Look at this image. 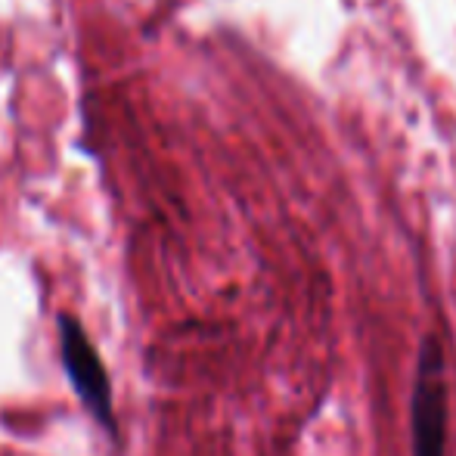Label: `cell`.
Returning <instances> with one entry per match:
<instances>
[{"label":"cell","instance_id":"obj_1","mask_svg":"<svg viewBox=\"0 0 456 456\" xmlns=\"http://www.w3.org/2000/svg\"><path fill=\"white\" fill-rule=\"evenodd\" d=\"M451 388H447L444 342L428 332L416 351L410 391V456H447Z\"/></svg>","mask_w":456,"mask_h":456},{"label":"cell","instance_id":"obj_2","mask_svg":"<svg viewBox=\"0 0 456 456\" xmlns=\"http://www.w3.org/2000/svg\"><path fill=\"white\" fill-rule=\"evenodd\" d=\"M60 351L66 372L75 385V395L85 401V407L94 413L100 426H106L109 435H115V416H112V388H109V376L102 370V361L96 348L87 338L85 326L75 317H60Z\"/></svg>","mask_w":456,"mask_h":456}]
</instances>
